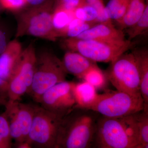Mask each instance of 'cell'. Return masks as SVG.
Returning a JSON list of instances; mask_svg holds the SVG:
<instances>
[{"mask_svg": "<svg viewBox=\"0 0 148 148\" xmlns=\"http://www.w3.org/2000/svg\"><path fill=\"white\" fill-rule=\"evenodd\" d=\"M99 115L75 107L62 117L55 148H90Z\"/></svg>", "mask_w": 148, "mask_h": 148, "instance_id": "cell-1", "label": "cell"}, {"mask_svg": "<svg viewBox=\"0 0 148 148\" xmlns=\"http://www.w3.org/2000/svg\"><path fill=\"white\" fill-rule=\"evenodd\" d=\"M138 113L119 117L100 116L94 138L97 147L133 148L139 144Z\"/></svg>", "mask_w": 148, "mask_h": 148, "instance_id": "cell-2", "label": "cell"}, {"mask_svg": "<svg viewBox=\"0 0 148 148\" xmlns=\"http://www.w3.org/2000/svg\"><path fill=\"white\" fill-rule=\"evenodd\" d=\"M53 0L39 5L28 7L19 12L17 17L16 38L29 36L55 41L58 38L52 24Z\"/></svg>", "mask_w": 148, "mask_h": 148, "instance_id": "cell-3", "label": "cell"}, {"mask_svg": "<svg viewBox=\"0 0 148 148\" xmlns=\"http://www.w3.org/2000/svg\"><path fill=\"white\" fill-rule=\"evenodd\" d=\"M63 45L69 51H75L95 62L112 63L135 46L132 40L106 42L96 40L67 38Z\"/></svg>", "mask_w": 148, "mask_h": 148, "instance_id": "cell-4", "label": "cell"}, {"mask_svg": "<svg viewBox=\"0 0 148 148\" xmlns=\"http://www.w3.org/2000/svg\"><path fill=\"white\" fill-rule=\"evenodd\" d=\"M67 74L62 61L53 53L47 51L37 53L34 74L29 94L38 103L48 89L66 81Z\"/></svg>", "mask_w": 148, "mask_h": 148, "instance_id": "cell-5", "label": "cell"}, {"mask_svg": "<svg viewBox=\"0 0 148 148\" xmlns=\"http://www.w3.org/2000/svg\"><path fill=\"white\" fill-rule=\"evenodd\" d=\"M144 109L141 96H134L116 90H106L103 93L98 94L88 110L101 116L115 118L133 114Z\"/></svg>", "mask_w": 148, "mask_h": 148, "instance_id": "cell-6", "label": "cell"}, {"mask_svg": "<svg viewBox=\"0 0 148 148\" xmlns=\"http://www.w3.org/2000/svg\"><path fill=\"white\" fill-rule=\"evenodd\" d=\"M105 73L108 80L116 90L141 96L139 66L133 51L123 53L111 63L110 67Z\"/></svg>", "mask_w": 148, "mask_h": 148, "instance_id": "cell-7", "label": "cell"}, {"mask_svg": "<svg viewBox=\"0 0 148 148\" xmlns=\"http://www.w3.org/2000/svg\"><path fill=\"white\" fill-rule=\"evenodd\" d=\"M63 117L35 105L34 118L26 142L34 148H55Z\"/></svg>", "mask_w": 148, "mask_h": 148, "instance_id": "cell-8", "label": "cell"}, {"mask_svg": "<svg viewBox=\"0 0 148 148\" xmlns=\"http://www.w3.org/2000/svg\"><path fill=\"white\" fill-rule=\"evenodd\" d=\"M37 53L32 44L23 49L18 65L9 84L7 101H19L29 93L33 82Z\"/></svg>", "mask_w": 148, "mask_h": 148, "instance_id": "cell-9", "label": "cell"}, {"mask_svg": "<svg viewBox=\"0 0 148 148\" xmlns=\"http://www.w3.org/2000/svg\"><path fill=\"white\" fill-rule=\"evenodd\" d=\"M34 104L7 101L5 114L12 140L18 145L27 141L35 111Z\"/></svg>", "mask_w": 148, "mask_h": 148, "instance_id": "cell-10", "label": "cell"}, {"mask_svg": "<svg viewBox=\"0 0 148 148\" xmlns=\"http://www.w3.org/2000/svg\"><path fill=\"white\" fill-rule=\"evenodd\" d=\"M75 84L66 81L58 83L46 91L38 103L47 110L64 116L76 106L73 91Z\"/></svg>", "mask_w": 148, "mask_h": 148, "instance_id": "cell-11", "label": "cell"}, {"mask_svg": "<svg viewBox=\"0 0 148 148\" xmlns=\"http://www.w3.org/2000/svg\"><path fill=\"white\" fill-rule=\"evenodd\" d=\"M22 49L17 40L9 42L5 50L0 55V96L7 101L9 84L18 65Z\"/></svg>", "mask_w": 148, "mask_h": 148, "instance_id": "cell-12", "label": "cell"}, {"mask_svg": "<svg viewBox=\"0 0 148 148\" xmlns=\"http://www.w3.org/2000/svg\"><path fill=\"white\" fill-rule=\"evenodd\" d=\"M75 38L106 42H121L126 40L123 31L116 28L112 21L97 23Z\"/></svg>", "mask_w": 148, "mask_h": 148, "instance_id": "cell-13", "label": "cell"}, {"mask_svg": "<svg viewBox=\"0 0 148 148\" xmlns=\"http://www.w3.org/2000/svg\"><path fill=\"white\" fill-rule=\"evenodd\" d=\"M62 62L67 73L82 79L85 74L90 69L98 66L96 62L79 53L72 51L65 53Z\"/></svg>", "mask_w": 148, "mask_h": 148, "instance_id": "cell-14", "label": "cell"}, {"mask_svg": "<svg viewBox=\"0 0 148 148\" xmlns=\"http://www.w3.org/2000/svg\"><path fill=\"white\" fill-rule=\"evenodd\" d=\"M138 61L140 74V92L144 104L143 110L148 111V51L146 48L133 51Z\"/></svg>", "mask_w": 148, "mask_h": 148, "instance_id": "cell-15", "label": "cell"}, {"mask_svg": "<svg viewBox=\"0 0 148 148\" xmlns=\"http://www.w3.org/2000/svg\"><path fill=\"white\" fill-rule=\"evenodd\" d=\"M74 98L76 102L75 107L88 110L97 98V90L88 83H75L73 87Z\"/></svg>", "mask_w": 148, "mask_h": 148, "instance_id": "cell-16", "label": "cell"}, {"mask_svg": "<svg viewBox=\"0 0 148 148\" xmlns=\"http://www.w3.org/2000/svg\"><path fill=\"white\" fill-rule=\"evenodd\" d=\"M148 0H130L126 12L121 19L116 21L120 29L123 30L135 24L143 15Z\"/></svg>", "mask_w": 148, "mask_h": 148, "instance_id": "cell-17", "label": "cell"}, {"mask_svg": "<svg viewBox=\"0 0 148 148\" xmlns=\"http://www.w3.org/2000/svg\"><path fill=\"white\" fill-rule=\"evenodd\" d=\"M74 18L75 17L73 12L54 8L52 24L53 31L57 38L64 37L66 28Z\"/></svg>", "mask_w": 148, "mask_h": 148, "instance_id": "cell-18", "label": "cell"}, {"mask_svg": "<svg viewBox=\"0 0 148 148\" xmlns=\"http://www.w3.org/2000/svg\"><path fill=\"white\" fill-rule=\"evenodd\" d=\"M130 0H110L105 6V14L109 20L119 21L124 16Z\"/></svg>", "mask_w": 148, "mask_h": 148, "instance_id": "cell-19", "label": "cell"}, {"mask_svg": "<svg viewBox=\"0 0 148 148\" xmlns=\"http://www.w3.org/2000/svg\"><path fill=\"white\" fill-rule=\"evenodd\" d=\"M82 79L92 86L97 90L105 88L108 80L106 73L98 66L90 69L85 74Z\"/></svg>", "mask_w": 148, "mask_h": 148, "instance_id": "cell-20", "label": "cell"}, {"mask_svg": "<svg viewBox=\"0 0 148 148\" xmlns=\"http://www.w3.org/2000/svg\"><path fill=\"white\" fill-rule=\"evenodd\" d=\"M126 29L128 39L132 40L136 37L143 35L148 30V5L146 6L143 15L135 24Z\"/></svg>", "mask_w": 148, "mask_h": 148, "instance_id": "cell-21", "label": "cell"}, {"mask_svg": "<svg viewBox=\"0 0 148 148\" xmlns=\"http://www.w3.org/2000/svg\"><path fill=\"white\" fill-rule=\"evenodd\" d=\"M97 24L96 22H86L78 18H74L66 28L64 37L67 38H76L83 32Z\"/></svg>", "mask_w": 148, "mask_h": 148, "instance_id": "cell-22", "label": "cell"}, {"mask_svg": "<svg viewBox=\"0 0 148 148\" xmlns=\"http://www.w3.org/2000/svg\"><path fill=\"white\" fill-rule=\"evenodd\" d=\"M75 18L86 22H97L98 13L91 6L84 3L77 8L73 11Z\"/></svg>", "mask_w": 148, "mask_h": 148, "instance_id": "cell-23", "label": "cell"}, {"mask_svg": "<svg viewBox=\"0 0 148 148\" xmlns=\"http://www.w3.org/2000/svg\"><path fill=\"white\" fill-rule=\"evenodd\" d=\"M12 140L8 121L3 112L0 114V148H12Z\"/></svg>", "mask_w": 148, "mask_h": 148, "instance_id": "cell-24", "label": "cell"}, {"mask_svg": "<svg viewBox=\"0 0 148 148\" xmlns=\"http://www.w3.org/2000/svg\"><path fill=\"white\" fill-rule=\"evenodd\" d=\"M139 144H148V111L137 113Z\"/></svg>", "mask_w": 148, "mask_h": 148, "instance_id": "cell-25", "label": "cell"}, {"mask_svg": "<svg viewBox=\"0 0 148 148\" xmlns=\"http://www.w3.org/2000/svg\"><path fill=\"white\" fill-rule=\"evenodd\" d=\"M85 3L88 5L95 8L98 13V16L97 19V23L112 21L106 17L105 14V5H104L102 0H83Z\"/></svg>", "mask_w": 148, "mask_h": 148, "instance_id": "cell-26", "label": "cell"}, {"mask_svg": "<svg viewBox=\"0 0 148 148\" xmlns=\"http://www.w3.org/2000/svg\"><path fill=\"white\" fill-rule=\"evenodd\" d=\"M3 9L10 11L20 12L27 7L26 0H0Z\"/></svg>", "mask_w": 148, "mask_h": 148, "instance_id": "cell-27", "label": "cell"}, {"mask_svg": "<svg viewBox=\"0 0 148 148\" xmlns=\"http://www.w3.org/2000/svg\"><path fill=\"white\" fill-rule=\"evenodd\" d=\"M84 3L83 0H55L54 8L73 12L77 8Z\"/></svg>", "mask_w": 148, "mask_h": 148, "instance_id": "cell-28", "label": "cell"}, {"mask_svg": "<svg viewBox=\"0 0 148 148\" xmlns=\"http://www.w3.org/2000/svg\"><path fill=\"white\" fill-rule=\"evenodd\" d=\"M9 42L5 32L0 28V55L5 50Z\"/></svg>", "mask_w": 148, "mask_h": 148, "instance_id": "cell-29", "label": "cell"}, {"mask_svg": "<svg viewBox=\"0 0 148 148\" xmlns=\"http://www.w3.org/2000/svg\"><path fill=\"white\" fill-rule=\"evenodd\" d=\"M47 0H26L27 7H34L39 5Z\"/></svg>", "mask_w": 148, "mask_h": 148, "instance_id": "cell-30", "label": "cell"}, {"mask_svg": "<svg viewBox=\"0 0 148 148\" xmlns=\"http://www.w3.org/2000/svg\"><path fill=\"white\" fill-rule=\"evenodd\" d=\"M16 148H34L32 146L29 145L27 142L20 143L17 145V147Z\"/></svg>", "mask_w": 148, "mask_h": 148, "instance_id": "cell-31", "label": "cell"}, {"mask_svg": "<svg viewBox=\"0 0 148 148\" xmlns=\"http://www.w3.org/2000/svg\"><path fill=\"white\" fill-rule=\"evenodd\" d=\"M133 148H148V144H139Z\"/></svg>", "mask_w": 148, "mask_h": 148, "instance_id": "cell-32", "label": "cell"}, {"mask_svg": "<svg viewBox=\"0 0 148 148\" xmlns=\"http://www.w3.org/2000/svg\"><path fill=\"white\" fill-rule=\"evenodd\" d=\"M6 103V102L5 101H4L1 98V96H0V105H4V106L5 104V103Z\"/></svg>", "mask_w": 148, "mask_h": 148, "instance_id": "cell-33", "label": "cell"}, {"mask_svg": "<svg viewBox=\"0 0 148 148\" xmlns=\"http://www.w3.org/2000/svg\"><path fill=\"white\" fill-rule=\"evenodd\" d=\"M3 9L1 5V3H0V11H1V10H2Z\"/></svg>", "mask_w": 148, "mask_h": 148, "instance_id": "cell-34", "label": "cell"}, {"mask_svg": "<svg viewBox=\"0 0 148 148\" xmlns=\"http://www.w3.org/2000/svg\"><path fill=\"white\" fill-rule=\"evenodd\" d=\"M98 148V147H96V148Z\"/></svg>", "mask_w": 148, "mask_h": 148, "instance_id": "cell-35", "label": "cell"}]
</instances>
